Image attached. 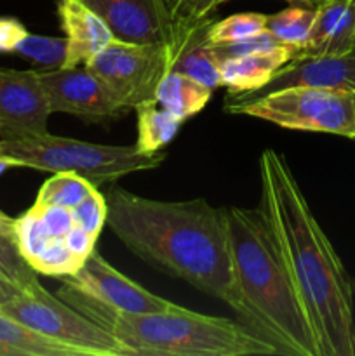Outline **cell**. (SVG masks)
<instances>
[{
    "instance_id": "obj_1",
    "label": "cell",
    "mask_w": 355,
    "mask_h": 356,
    "mask_svg": "<svg viewBox=\"0 0 355 356\" xmlns=\"http://www.w3.org/2000/svg\"><path fill=\"white\" fill-rule=\"evenodd\" d=\"M260 181V207L305 306L319 356H355L354 285L285 156L265 149Z\"/></svg>"
},
{
    "instance_id": "obj_2",
    "label": "cell",
    "mask_w": 355,
    "mask_h": 356,
    "mask_svg": "<svg viewBox=\"0 0 355 356\" xmlns=\"http://www.w3.org/2000/svg\"><path fill=\"white\" fill-rule=\"evenodd\" d=\"M104 198L108 228L132 254L219 299L244 318L233 275L226 207H214L204 198L152 200L124 188H113Z\"/></svg>"
},
{
    "instance_id": "obj_3",
    "label": "cell",
    "mask_w": 355,
    "mask_h": 356,
    "mask_svg": "<svg viewBox=\"0 0 355 356\" xmlns=\"http://www.w3.org/2000/svg\"><path fill=\"white\" fill-rule=\"evenodd\" d=\"M244 325L284 356H319L312 325L263 209L226 207Z\"/></svg>"
},
{
    "instance_id": "obj_4",
    "label": "cell",
    "mask_w": 355,
    "mask_h": 356,
    "mask_svg": "<svg viewBox=\"0 0 355 356\" xmlns=\"http://www.w3.org/2000/svg\"><path fill=\"white\" fill-rule=\"evenodd\" d=\"M58 298L111 334L131 356H270V343L230 318L174 306L160 313H124L63 284Z\"/></svg>"
},
{
    "instance_id": "obj_5",
    "label": "cell",
    "mask_w": 355,
    "mask_h": 356,
    "mask_svg": "<svg viewBox=\"0 0 355 356\" xmlns=\"http://www.w3.org/2000/svg\"><path fill=\"white\" fill-rule=\"evenodd\" d=\"M0 155L14 167H30L45 172H75L94 186L111 183L132 172L162 165L166 155L143 153L134 146H110L54 134H26L0 138Z\"/></svg>"
},
{
    "instance_id": "obj_6",
    "label": "cell",
    "mask_w": 355,
    "mask_h": 356,
    "mask_svg": "<svg viewBox=\"0 0 355 356\" xmlns=\"http://www.w3.org/2000/svg\"><path fill=\"white\" fill-rule=\"evenodd\" d=\"M289 131L324 132L355 139V94L319 87H289L225 108Z\"/></svg>"
},
{
    "instance_id": "obj_7",
    "label": "cell",
    "mask_w": 355,
    "mask_h": 356,
    "mask_svg": "<svg viewBox=\"0 0 355 356\" xmlns=\"http://www.w3.org/2000/svg\"><path fill=\"white\" fill-rule=\"evenodd\" d=\"M174 49L166 44H131L113 38L86 65L124 110L155 101L160 80L171 72Z\"/></svg>"
},
{
    "instance_id": "obj_8",
    "label": "cell",
    "mask_w": 355,
    "mask_h": 356,
    "mask_svg": "<svg viewBox=\"0 0 355 356\" xmlns=\"http://www.w3.org/2000/svg\"><path fill=\"white\" fill-rule=\"evenodd\" d=\"M0 309L33 332L75 348L84 356H131L108 330L45 289L35 294L21 292Z\"/></svg>"
},
{
    "instance_id": "obj_9",
    "label": "cell",
    "mask_w": 355,
    "mask_h": 356,
    "mask_svg": "<svg viewBox=\"0 0 355 356\" xmlns=\"http://www.w3.org/2000/svg\"><path fill=\"white\" fill-rule=\"evenodd\" d=\"M51 113H68L86 122L113 120L127 113L86 66L40 70Z\"/></svg>"
},
{
    "instance_id": "obj_10",
    "label": "cell",
    "mask_w": 355,
    "mask_h": 356,
    "mask_svg": "<svg viewBox=\"0 0 355 356\" xmlns=\"http://www.w3.org/2000/svg\"><path fill=\"white\" fill-rule=\"evenodd\" d=\"M65 285L124 313H160L173 309L174 302L146 291L108 261L96 249L87 256L79 271L63 278Z\"/></svg>"
},
{
    "instance_id": "obj_11",
    "label": "cell",
    "mask_w": 355,
    "mask_h": 356,
    "mask_svg": "<svg viewBox=\"0 0 355 356\" xmlns=\"http://www.w3.org/2000/svg\"><path fill=\"white\" fill-rule=\"evenodd\" d=\"M289 87H319V89H338L355 94V52L343 56H294L261 89L253 92L226 94L225 108Z\"/></svg>"
},
{
    "instance_id": "obj_12",
    "label": "cell",
    "mask_w": 355,
    "mask_h": 356,
    "mask_svg": "<svg viewBox=\"0 0 355 356\" xmlns=\"http://www.w3.org/2000/svg\"><path fill=\"white\" fill-rule=\"evenodd\" d=\"M49 115L38 70L0 68V138L45 134Z\"/></svg>"
},
{
    "instance_id": "obj_13",
    "label": "cell",
    "mask_w": 355,
    "mask_h": 356,
    "mask_svg": "<svg viewBox=\"0 0 355 356\" xmlns=\"http://www.w3.org/2000/svg\"><path fill=\"white\" fill-rule=\"evenodd\" d=\"M108 24L113 38L174 49V23L166 0H84Z\"/></svg>"
},
{
    "instance_id": "obj_14",
    "label": "cell",
    "mask_w": 355,
    "mask_h": 356,
    "mask_svg": "<svg viewBox=\"0 0 355 356\" xmlns=\"http://www.w3.org/2000/svg\"><path fill=\"white\" fill-rule=\"evenodd\" d=\"M58 19L66 38L63 68L86 66L113 40L108 24L84 0H58Z\"/></svg>"
},
{
    "instance_id": "obj_15",
    "label": "cell",
    "mask_w": 355,
    "mask_h": 356,
    "mask_svg": "<svg viewBox=\"0 0 355 356\" xmlns=\"http://www.w3.org/2000/svg\"><path fill=\"white\" fill-rule=\"evenodd\" d=\"M354 42L355 0H322L315 7L308 42L299 54H350Z\"/></svg>"
},
{
    "instance_id": "obj_16",
    "label": "cell",
    "mask_w": 355,
    "mask_h": 356,
    "mask_svg": "<svg viewBox=\"0 0 355 356\" xmlns=\"http://www.w3.org/2000/svg\"><path fill=\"white\" fill-rule=\"evenodd\" d=\"M294 56H298L296 49L284 45L274 51L225 59L221 63V82L228 87V92H253L267 86L271 76Z\"/></svg>"
},
{
    "instance_id": "obj_17",
    "label": "cell",
    "mask_w": 355,
    "mask_h": 356,
    "mask_svg": "<svg viewBox=\"0 0 355 356\" xmlns=\"http://www.w3.org/2000/svg\"><path fill=\"white\" fill-rule=\"evenodd\" d=\"M212 19L188 30L174 44V61L171 72L183 73L211 89L223 86L221 63L216 58L212 44L207 38V28Z\"/></svg>"
},
{
    "instance_id": "obj_18",
    "label": "cell",
    "mask_w": 355,
    "mask_h": 356,
    "mask_svg": "<svg viewBox=\"0 0 355 356\" xmlns=\"http://www.w3.org/2000/svg\"><path fill=\"white\" fill-rule=\"evenodd\" d=\"M211 87L191 76L169 72L157 87L155 101L181 120L194 117L205 108L212 96Z\"/></svg>"
},
{
    "instance_id": "obj_19",
    "label": "cell",
    "mask_w": 355,
    "mask_h": 356,
    "mask_svg": "<svg viewBox=\"0 0 355 356\" xmlns=\"http://www.w3.org/2000/svg\"><path fill=\"white\" fill-rule=\"evenodd\" d=\"M0 356H84L75 348L40 336L0 309Z\"/></svg>"
},
{
    "instance_id": "obj_20",
    "label": "cell",
    "mask_w": 355,
    "mask_h": 356,
    "mask_svg": "<svg viewBox=\"0 0 355 356\" xmlns=\"http://www.w3.org/2000/svg\"><path fill=\"white\" fill-rule=\"evenodd\" d=\"M138 113V141L136 148L143 153L160 152L180 132L183 120L160 106L157 101L136 108Z\"/></svg>"
},
{
    "instance_id": "obj_21",
    "label": "cell",
    "mask_w": 355,
    "mask_h": 356,
    "mask_svg": "<svg viewBox=\"0 0 355 356\" xmlns=\"http://www.w3.org/2000/svg\"><path fill=\"white\" fill-rule=\"evenodd\" d=\"M315 9L292 3L287 9L267 16V31L274 35L278 42L303 52L312 30Z\"/></svg>"
},
{
    "instance_id": "obj_22",
    "label": "cell",
    "mask_w": 355,
    "mask_h": 356,
    "mask_svg": "<svg viewBox=\"0 0 355 356\" xmlns=\"http://www.w3.org/2000/svg\"><path fill=\"white\" fill-rule=\"evenodd\" d=\"M96 186L90 181L75 172H52V176L38 190L35 204L73 209Z\"/></svg>"
},
{
    "instance_id": "obj_23",
    "label": "cell",
    "mask_w": 355,
    "mask_h": 356,
    "mask_svg": "<svg viewBox=\"0 0 355 356\" xmlns=\"http://www.w3.org/2000/svg\"><path fill=\"white\" fill-rule=\"evenodd\" d=\"M0 277L9 280L10 284H14L26 294H35L44 289L38 282L37 271L21 256L16 240L2 235V233H0Z\"/></svg>"
},
{
    "instance_id": "obj_24",
    "label": "cell",
    "mask_w": 355,
    "mask_h": 356,
    "mask_svg": "<svg viewBox=\"0 0 355 356\" xmlns=\"http://www.w3.org/2000/svg\"><path fill=\"white\" fill-rule=\"evenodd\" d=\"M267 30V16L260 13H240L219 21H211L207 38L211 44L244 40Z\"/></svg>"
},
{
    "instance_id": "obj_25",
    "label": "cell",
    "mask_w": 355,
    "mask_h": 356,
    "mask_svg": "<svg viewBox=\"0 0 355 356\" xmlns=\"http://www.w3.org/2000/svg\"><path fill=\"white\" fill-rule=\"evenodd\" d=\"M84 261L86 259H82L68 249L65 240L51 238L45 243L44 249L37 254V257L30 261V266L37 273L45 275V277L65 278L77 273Z\"/></svg>"
},
{
    "instance_id": "obj_26",
    "label": "cell",
    "mask_w": 355,
    "mask_h": 356,
    "mask_svg": "<svg viewBox=\"0 0 355 356\" xmlns=\"http://www.w3.org/2000/svg\"><path fill=\"white\" fill-rule=\"evenodd\" d=\"M14 54L23 56L24 59L40 66L42 70L63 68L66 58V38L28 33L19 42Z\"/></svg>"
},
{
    "instance_id": "obj_27",
    "label": "cell",
    "mask_w": 355,
    "mask_h": 356,
    "mask_svg": "<svg viewBox=\"0 0 355 356\" xmlns=\"http://www.w3.org/2000/svg\"><path fill=\"white\" fill-rule=\"evenodd\" d=\"M230 0H166L174 23V44L197 24L211 19V14Z\"/></svg>"
},
{
    "instance_id": "obj_28",
    "label": "cell",
    "mask_w": 355,
    "mask_h": 356,
    "mask_svg": "<svg viewBox=\"0 0 355 356\" xmlns=\"http://www.w3.org/2000/svg\"><path fill=\"white\" fill-rule=\"evenodd\" d=\"M14 238H16V245L19 249L21 256L30 264V261L37 257V254L44 249L45 243L52 236L45 232L37 211L31 207L24 214H21L14 222Z\"/></svg>"
},
{
    "instance_id": "obj_29",
    "label": "cell",
    "mask_w": 355,
    "mask_h": 356,
    "mask_svg": "<svg viewBox=\"0 0 355 356\" xmlns=\"http://www.w3.org/2000/svg\"><path fill=\"white\" fill-rule=\"evenodd\" d=\"M72 214L75 225L86 229L90 236H94L97 240L100 233L103 232V226L106 225V198L94 188L82 202H79L72 209Z\"/></svg>"
},
{
    "instance_id": "obj_30",
    "label": "cell",
    "mask_w": 355,
    "mask_h": 356,
    "mask_svg": "<svg viewBox=\"0 0 355 356\" xmlns=\"http://www.w3.org/2000/svg\"><path fill=\"white\" fill-rule=\"evenodd\" d=\"M284 45L285 44L278 42L274 35L268 33V31L265 30L261 31V33L254 35V37L244 38V40L226 42V44H212V49H214V54L216 58L219 59V63H223L225 59L230 58L254 54V52L274 51V49H281L284 47Z\"/></svg>"
},
{
    "instance_id": "obj_31",
    "label": "cell",
    "mask_w": 355,
    "mask_h": 356,
    "mask_svg": "<svg viewBox=\"0 0 355 356\" xmlns=\"http://www.w3.org/2000/svg\"><path fill=\"white\" fill-rule=\"evenodd\" d=\"M33 209L37 211L45 232H47L52 238H63V236L75 226L72 209L59 207V205L38 204H33Z\"/></svg>"
},
{
    "instance_id": "obj_32",
    "label": "cell",
    "mask_w": 355,
    "mask_h": 356,
    "mask_svg": "<svg viewBox=\"0 0 355 356\" xmlns=\"http://www.w3.org/2000/svg\"><path fill=\"white\" fill-rule=\"evenodd\" d=\"M28 35V30L19 19L0 16V54H14L19 42Z\"/></svg>"
},
{
    "instance_id": "obj_33",
    "label": "cell",
    "mask_w": 355,
    "mask_h": 356,
    "mask_svg": "<svg viewBox=\"0 0 355 356\" xmlns=\"http://www.w3.org/2000/svg\"><path fill=\"white\" fill-rule=\"evenodd\" d=\"M63 240H65V243L68 245V249L72 250L73 254H77L79 257H82V259H87V256L96 249V247H94L96 245V238L90 236L86 229H82L77 225L63 236Z\"/></svg>"
},
{
    "instance_id": "obj_34",
    "label": "cell",
    "mask_w": 355,
    "mask_h": 356,
    "mask_svg": "<svg viewBox=\"0 0 355 356\" xmlns=\"http://www.w3.org/2000/svg\"><path fill=\"white\" fill-rule=\"evenodd\" d=\"M21 292L23 291H19L16 285L10 284L9 280H6V278L0 277V306H3L6 302H9L10 299H14L17 294H21Z\"/></svg>"
},
{
    "instance_id": "obj_35",
    "label": "cell",
    "mask_w": 355,
    "mask_h": 356,
    "mask_svg": "<svg viewBox=\"0 0 355 356\" xmlns=\"http://www.w3.org/2000/svg\"><path fill=\"white\" fill-rule=\"evenodd\" d=\"M14 222H16V219L9 218V216L0 211V233L9 236V238L16 240L14 238Z\"/></svg>"
},
{
    "instance_id": "obj_36",
    "label": "cell",
    "mask_w": 355,
    "mask_h": 356,
    "mask_svg": "<svg viewBox=\"0 0 355 356\" xmlns=\"http://www.w3.org/2000/svg\"><path fill=\"white\" fill-rule=\"evenodd\" d=\"M287 2L298 3V6H305V7H312V9H315V7L319 6L322 0H287Z\"/></svg>"
},
{
    "instance_id": "obj_37",
    "label": "cell",
    "mask_w": 355,
    "mask_h": 356,
    "mask_svg": "<svg viewBox=\"0 0 355 356\" xmlns=\"http://www.w3.org/2000/svg\"><path fill=\"white\" fill-rule=\"evenodd\" d=\"M354 52H355V42H354Z\"/></svg>"
}]
</instances>
